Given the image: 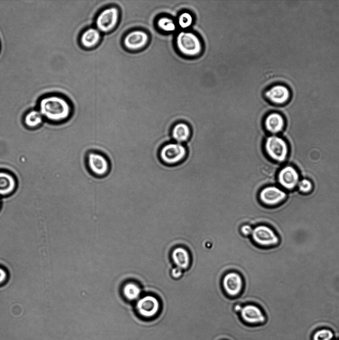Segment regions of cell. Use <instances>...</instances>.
Here are the masks:
<instances>
[{
  "label": "cell",
  "instance_id": "obj_17",
  "mask_svg": "<svg viewBox=\"0 0 339 340\" xmlns=\"http://www.w3.org/2000/svg\"><path fill=\"white\" fill-rule=\"evenodd\" d=\"M170 257L175 266L183 270L187 269L190 265V254L184 247L178 246L173 248Z\"/></svg>",
  "mask_w": 339,
  "mask_h": 340
},
{
  "label": "cell",
  "instance_id": "obj_2",
  "mask_svg": "<svg viewBox=\"0 0 339 340\" xmlns=\"http://www.w3.org/2000/svg\"><path fill=\"white\" fill-rule=\"evenodd\" d=\"M175 46L182 55L194 57L200 55L203 51V44L198 35L191 31L179 32L174 40Z\"/></svg>",
  "mask_w": 339,
  "mask_h": 340
},
{
  "label": "cell",
  "instance_id": "obj_18",
  "mask_svg": "<svg viewBox=\"0 0 339 340\" xmlns=\"http://www.w3.org/2000/svg\"><path fill=\"white\" fill-rule=\"evenodd\" d=\"M191 134V130L189 126L184 122L175 123L170 130V136L172 141L182 144L188 141Z\"/></svg>",
  "mask_w": 339,
  "mask_h": 340
},
{
  "label": "cell",
  "instance_id": "obj_22",
  "mask_svg": "<svg viewBox=\"0 0 339 340\" xmlns=\"http://www.w3.org/2000/svg\"><path fill=\"white\" fill-rule=\"evenodd\" d=\"M123 293L125 297L128 300H134L139 297L141 290L138 285L131 282L124 285Z\"/></svg>",
  "mask_w": 339,
  "mask_h": 340
},
{
  "label": "cell",
  "instance_id": "obj_14",
  "mask_svg": "<svg viewBox=\"0 0 339 340\" xmlns=\"http://www.w3.org/2000/svg\"><path fill=\"white\" fill-rule=\"evenodd\" d=\"M223 289L230 297L238 296L243 290V279L238 272L232 271L224 275L222 280Z\"/></svg>",
  "mask_w": 339,
  "mask_h": 340
},
{
  "label": "cell",
  "instance_id": "obj_29",
  "mask_svg": "<svg viewBox=\"0 0 339 340\" xmlns=\"http://www.w3.org/2000/svg\"><path fill=\"white\" fill-rule=\"evenodd\" d=\"M118 0H114V5L117 6L116 4ZM120 10V9H119ZM121 11L123 12L122 11L120 10ZM124 13V12H123ZM125 14V13H124Z\"/></svg>",
  "mask_w": 339,
  "mask_h": 340
},
{
  "label": "cell",
  "instance_id": "obj_9",
  "mask_svg": "<svg viewBox=\"0 0 339 340\" xmlns=\"http://www.w3.org/2000/svg\"><path fill=\"white\" fill-rule=\"evenodd\" d=\"M149 42V35L145 30L135 29L126 33L122 39V44L127 50L132 52L145 48Z\"/></svg>",
  "mask_w": 339,
  "mask_h": 340
},
{
  "label": "cell",
  "instance_id": "obj_10",
  "mask_svg": "<svg viewBox=\"0 0 339 340\" xmlns=\"http://www.w3.org/2000/svg\"><path fill=\"white\" fill-rule=\"evenodd\" d=\"M290 88L283 84L271 86L264 92L265 99L270 103L277 106L287 104L291 98Z\"/></svg>",
  "mask_w": 339,
  "mask_h": 340
},
{
  "label": "cell",
  "instance_id": "obj_23",
  "mask_svg": "<svg viewBox=\"0 0 339 340\" xmlns=\"http://www.w3.org/2000/svg\"><path fill=\"white\" fill-rule=\"evenodd\" d=\"M177 24L180 28L185 29L190 27L193 22V17L191 13L185 11L178 16Z\"/></svg>",
  "mask_w": 339,
  "mask_h": 340
},
{
  "label": "cell",
  "instance_id": "obj_6",
  "mask_svg": "<svg viewBox=\"0 0 339 340\" xmlns=\"http://www.w3.org/2000/svg\"><path fill=\"white\" fill-rule=\"evenodd\" d=\"M252 239L257 245L265 248H274L279 243V238L274 230L265 225H258L254 227Z\"/></svg>",
  "mask_w": 339,
  "mask_h": 340
},
{
  "label": "cell",
  "instance_id": "obj_3",
  "mask_svg": "<svg viewBox=\"0 0 339 340\" xmlns=\"http://www.w3.org/2000/svg\"><path fill=\"white\" fill-rule=\"evenodd\" d=\"M263 149L267 157L277 163L284 162L289 154L286 141L277 135L267 136L264 140Z\"/></svg>",
  "mask_w": 339,
  "mask_h": 340
},
{
  "label": "cell",
  "instance_id": "obj_25",
  "mask_svg": "<svg viewBox=\"0 0 339 340\" xmlns=\"http://www.w3.org/2000/svg\"><path fill=\"white\" fill-rule=\"evenodd\" d=\"M297 187L301 193L309 194L313 189V184L311 180L307 178L300 179Z\"/></svg>",
  "mask_w": 339,
  "mask_h": 340
},
{
  "label": "cell",
  "instance_id": "obj_27",
  "mask_svg": "<svg viewBox=\"0 0 339 340\" xmlns=\"http://www.w3.org/2000/svg\"><path fill=\"white\" fill-rule=\"evenodd\" d=\"M183 270L176 266L171 268L170 274L171 277L174 279H178L180 278L183 274Z\"/></svg>",
  "mask_w": 339,
  "mask_h": 340
},
{
  "label": "cell",
  "instance_id": "obj_12",
  "mask_svg": "<svg viewBox=\"0 0 339 340\" xmlns=\"http://www.w3.org/2000/svg\"><path fill=\"white\" fill-rule=\"evenodd\" d=\"M160 308L159 300L154 296L148 295L140 299L136 309L139 315L145 319H150L158 315Z\"/></svg>",
  "mask_w": 339,
  "mask_h": 340
},
{
  "label": "cell",
  "instance_id": "obj_11",
  "mask_svg": "<svg viewBox=\"0 0 339 340\" xmlns=\"http://www.w3.org/2000/svg\"><path fill=\"white\" fill-rule=\"evenodd\" d=\"M239 316L243 322L249 325H262L266 321V316L262 309L252 303L243 306L239 313Z\"/></svg>",
  "mask_w": 339,
  "mask_h": 340
},
{
  "label": "cell",
  "instance_id": "obj_5",
  "mask_svg": "<svg viewBox=\"0 0 339 340\" xmlns=\"http://www.w3.org/2000/svg\"><path fill=\"white\" fill-rule=\"evenodd\" d=\"M187 149L182 143L170 142L164 145L159 152V158L164 164L174 165L181 162L186 156Z\"/></svg>",
  "mask_w": 339,
  "mask_h": 340
},
{
  "label": "cell",
  "instance_id": "obj_8",
  "mask_svg": "<svg viewBox=\"0 0 339 340\" xmlns=\"http://www.w3.org/2000/svg\"><path fill=\"white\" fill-rule=\"evenodd\" d=\"M286 197L287 193L285 191L275 185H268L263 187L258 194L260 202L268 208L279 205Z\"/></svg>",
  "mask_w": 339,
  "mask_h": 340
},
{
  "label": "cell",
  "instance_id": "obj_26",
  "mask_svg": "<svg viewBox=\"0 0 339 340\" xmlns=\"http://www.w3.org/2000/svg\"><path fill=\"white\" fill-rule=\"evenodd\" d=\"M253 228L249 223H245L240 227V231L243 236L248 237L251 236Z\"/></svg>",
  "mask_w": 339,
  "mask_h": 340
},
{
  "label": "cell",
  "instance_id": "obj_16",
  "mask_svg": "<svg viewBox=\"0 0 339 340\" xmlns=\"http://www.w3.org/2000/svg\"><path fill=\"white\" fill-rule=\"evenodd\" d=\"M102 33L95 27H89L84 30L79 37V43L84 48H94L100 43Z\"/></svg>",
  "mask_w": 339,
  "mask_h": 340
},
{
  "label": "cell",
  "instance_id": "obj_24",
  "mask_svg": "<svg viewBox=\"0 0 339 340\" xmlns=\"http://www.w3.org/2000/svg\"><path fill=\"white\" fill-rule=\"evenodd\" d=\"M334 337V333L331 330L323 328L314 332L312 340H333Z\"/></svg>",
  "mask_w": 339,
  "mask_h": 340
},
{
  "label": "cell",
  "instance_id": "obj_19",
  "mask_svg": "<svg viewBox=\"0 0 339 340\" xmlns=\"http://www.w3.org/2000/svg\"><path fill=\"white\" fill-rule=\"evenodd\" d=\"M16 187V181L10 173L0 171V196H5L12 193Z\"/></svg>",
  "mask_w": 339,
  "mask_h": 340
},
{
  "label": "cell",
  "instance_id": "obj_28",
  "mask_svg": "<svg viewBox=\"0 0 339 340\" xmlns=\"http://www.w3.org/2000/svg\"><path fill=\"white\" fill-rule=\"evenodd\" d=\"M7 274L6 271L0 267V284L3 283L6 280Z\"/></svg>",
  "mask_w": 339,
  "mask_h": 340
},
{
  "label": "cell",
  "instance_id": "obj_1",
  "mask_svg": "<svg viewBox=\"0 0 339 340\" xmlns=\"http://www.w3.org/2000/svg\"><path fill=\"white\" fill-rule=\"evenodd\" d=\"M38 110L44 118L54 122H63L69 120L73 113V107L65 96L51 94L42 97L38 104Z\"/></svg>",
  "mask_w": 339,
  "mask_h": 340
},
{
  "label": "cell",
  "instance_id": "obj_30",
  "mask_svg": "<svg viewBox=\"0 0 339 340\" xmlns=\"http://www.w3.org/2000/svg\"></svg>",
  "mask_w": 339,
  "mask_h": 340
},
{
  "label": "cell",
  "instance_id": "obj_4",
  "mask_svg": "<svg viewBox=\"0 0 339 340\" xmlns=\"http://www.w3.org/2000/svg\"><path fill=\"white\" fill-rule=\"evenodd\" d=\"M120 12L118 7L110 5L102 9L96 15L94 25L102 34L113 31L120 21Z\"/></svg>",
  "mask_w": 339,
  "mask_h": 340
},
{
  "label": "cell",
  "instance_id": "obj_7",
  "mask_svg": "<svg viewBox=\"0 0 339 340\" xmlns=\"http://www.w3.org/2000/svg\"><path fill=\"white\" fill-rule=\"evenodd\" d=\"M86 164L89 172L97 177H103L109 172L110 164L108 159L103 154L90 151L86 155Z\"/></svg>",
  "mask_w": 339,
  "mask_h": 340
},
{
  "label": "cell",
  "instance_id": "obj_15",
  "mask_svg": "<svg viewBox=\"0 0 339 340\" xmlns=\"http://www.w3.org/2000/svg\"><path fill=\"white\" fill-rule=\"evenodd\" d=\"M263 124L266 131L271 135H276L283 131L285 125V120L280 113L272 112L264 117Z\"/></svg>",
  "mask_w": 339,
  "mask_h": 340
},
{
  "label": "cell",
  "instance_id": "obj_21",
  "mask_svg": "<svg viewBox=\"0 0 339 340\" xmlns=\"http://www.w3.org/2000/svg\"><path fill=\"white\" fill-rule=\"evenodd\" d=\"M43 116L38 109L31 110L24 115L23 121L27 127L35 128L43 122Z\"/></svg>",
  "mask_w": 339,
  "mask_h": 340
},
{
  "label": "cell",
  "instance_id": "obj_20",
  "mask_svg": "<svg viewBox=\"0 0 339 340\" xmlns=\"http://www.w3.org/2000/svg\"><path fill=\"white\" fill-rule=\"evenodd\" d=\"M157 28L164 33L170 34L176 29V24L172 18L167 15H161L156 20Z\"/></svg>",
  "mask_w": 339,
  "mask_h": 340
},
{
  "label": "cell",
  "instance_id": "obj_13",
  "mask_svg": "<svg viewBox=\"0 0 339 340\" xmlns=\"http://www.w3.org/2000/svg\"><path fill=\"white\" fill-rule=\"evenodd\" d=\"M300 174L296 168L291 165H286L280 169L277 175V180L281 188L292 190L300 181Z\"/></svg>",
  "mask_w": 339,
  "mask_h": 340
}]
</instances>
